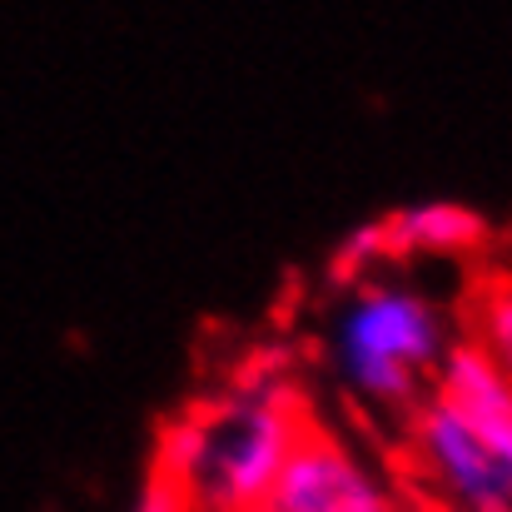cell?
<instances>
[{
  "label": "cell",
  "mask_w": 512,
  "mask_h": 512,
  "mask_svg": "<svg viewBox=\"0 0 512 512\" xmlns=\"http://www.w3.org/2000/svg\"><path fill=\"white\" fill-rule=\"evenodd\" d=\"M304 408L284 378L239 383L160 428L155 463L189 488L194 512H259L304 438Z\"/></svg>",
  "instance_id": "obj_1"
},
{
  "label": "cell",
  "mask_w": 512,
  "mask_h": 512,
  "mask_svg": "<svg viewBox=\"0 0 512 512\" xmlns=\"http://www.w3.org/2000/svg\"><path fill=\"white\" fill-rule=\"evenodd\" d=\"M324 343L339 383L358 403L413 413L428 398L423 383L438 378V363L453 348V329L423 289L398 279H363L343 289Z\"/></svg>",
  "instance_id": "obj_2"
},
{
  "label": "cell",
  "mask_w": 512,
  "mask_h": 512,
  "mask_svg": "<svg viewBox=\"0 0 512 512\" xmlns=\"http://www.w3.org/2000/svg\"><path fill=\"white\" fill-rule=\"evenodd\" d=\"M423 473L448 493L458 512H512V478L503 458L478 438V428L438 393H428L408 418Z\"/></svg>",
  "instance_id": "obj_3"
},
{
  "label": "cell",
  "mask_w": 512,
  "mask_h": 512,
  "mask_svg": "<svg viewBox=\"0 0 512 512\" xmlns=\"http://www.w3.org/2000/svg\"><path fill=\"white\" fill-rule=\"evenodd\" d=\"M259 512H393V498L339 438L309 423Z\"/></svg>",
  "instance_id": "obj_4"
},
{
  "label": "cell",
  "mask_w": 512,
  "mask_h": 512,
  "mask_svg": "<svg viewBox=\"0 0 512 512\" xmlns=\"http://www.w3.org/2000/svg\"><path fill=\"white\" fill-rule=\"evenodd\" d=\"M438 398H448L473 428L478 438L503 458L512 478V378L478 348V343H453L448 358L438 363Z\"/></svg>",
  "instance_id": "obj_5"
},
{
  "label": "cell",
  "mask_w": 512,
  "mask_h": 512,
  "mask_svg": "<svg viewBox=\"0 0 512 512\" xmlns=\"http://www.w3.org/2000/svg\"><path fill=\"white\" fill-rule=\"evenodd\" d=\"M383 239H388V264L403 259H448L468 254L488 239V219L458 199H418L393 214H383Z\"/></svg>",
  "instance_id": "obj_6"
},
{
  "label": "cell",
  "mask_w": 512,
  "mask_h": 512,
  "mask_svg": "<svg viewBox=\"0 0 512 512\" xmlns=\"http://www.w3.org/2000/svg\"><path fill=\"white\" fill-rule=\"evenodd\" d=\"M388 264V239H383V219H363L343 234L329 254V279L339 289H353L363 279H373V269Z\"/></svg>",
  "instance_id": "obj_7"
},
{
  "label": "cell",
  "mask_w": 512,
  "mask_h": 512,
  "mask_svg": "<svg viewBox=\"0 0 512 512\" xmlns=\"http://www.w3.org/2000/svg\"><path fill=\"white\" fill-rule=\"evenodd\" d=\"M478 348L512 378V284L488 289V299L478 304Z\"/></svg>",
  "instance_id": "obj_8"
},
{
  "label": "cell",
  "mask_w": 512,
  "mask_h": 512,
  "mask_svg": "<svg viewBox=\"0 0 512 512\" xmlns=\"http://www.w3.org/2000/svg\"><path fill=\"white\" fill-rule=\"evenodd\" d=\"M130 512H194V498H189V488L174 478L170 468L150 463V468H145V483H140V493H135V508H130Z\"/></svg>",
  "instance_id": "obj_9"
}]
</instances>
